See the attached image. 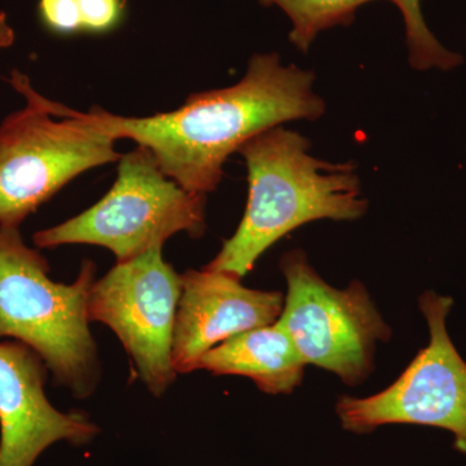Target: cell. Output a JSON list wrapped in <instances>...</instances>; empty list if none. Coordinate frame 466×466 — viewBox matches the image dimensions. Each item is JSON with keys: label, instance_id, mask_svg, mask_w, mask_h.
I'll return each mask as SVG.
<instances>
[{"label": "cell", "instance_id": "cell-1", "mask_svg": "<svg viewBox=\"0 0 466 466\" xmlns=\"http://www.w3.org/2000/svg\"><path fill=\"white\" fill-rule=\"evenodd\" d=\"M314 84L311 70L283 66L276 52L256 54L238 84L193 94L173 112L122 116L94 106L85 115L113 139L148 149L164 174L186 191L208 196L219 186L227 158L251 137L324 115Z\"/></svg>", "mask_w": 466, "mask_h": 466}, {"label": "cell", "instance_id": "cell-2", "mask_svg": "<svg viewBox=\"0 0 466 466\" xmlns=\"http://www.w3.org/2000/svg\"><path fill=\"white\" fill-rule=\"evenodd\" d=\"M308 137L283 126L238 149L248 168L247 208L235 235L205 268L244 278L276 241L319 219L355 220L366 214L357 167L309 155Z\"/></svg>", "mask_w": 466, "mask_h": 466}, {"label": "cell", "instance_id": "cell-3", "mask_svg": "<svg viewBox=\"0 0 466 466\" xmlns=\"http://www.w3.org/2000/svg\"><path fill=\"white\" fill-rule=\"evenodd\" d=\"M50 266L27 247L16 227L0 226V339L25 343L45 360L58 385L90 397L100 381L96 343L88 328L94 262L75 283H55Z\"/></svg>", "mask_w": 466, "mask_h": 466}, {"label": "cell", "instance_id": "cell-4", "mask_svg": "<svg viewBox=\"0 0 466 466\" xmlns=\"http://www.w3.org/2000/svg\"><path fill=\"white\" fill-rule=\"evenodd\" d=\"M9 82L26 106L0 125V226L20 228L78 175L122 155L85 113L46 99L23 73L14 70Z\"/></svg>", "mask_w": 466, "mask_h": 466}, {"label": "cell", "instance_id": "cell-5", "mask_svg": "<svg viewBox=\"0 0 466 466\" xmlns=\"http://www.w3.org/2000/svg\"><path fill=\"white\" fill-rule=\"evenodd\" d=\"M118 162L110 191L79 216L36 232V248L97 245L112 251L116 262H126L164 247L177 233L192 238L204 235L207 196L171 180L144 147L122 155Z\"/></svg>", "mask_w": 466, "mask_h": 466}, {"label": "cell", "instance_id": "cell-6", "mask_svg": "<svg viewBox=\"0 0 466 466\" xmlns=\"http://www.w3.org/2000/svg\"><path fill=\"white\" fill-rule=\"evenodd\" d=\"M280 268L288 294L278 323L305 363L330 370L346 385L363 382L372 372L377 342L391 337L366 287L358 280L342 290L330 287L300 249L285 253Z\"/></svg>", "mask_w": 466, "mask_h": 466}, {"label": "cell", "instance_id": "cell-7", "mask_svg": "<svg viewBox=\"0 0 466 466\" xmlns=\"http://www.w3.org/2000/svg\"><path fill=\"white\" fill-rule=\"evenodd\" d=\"M419 305L428 321L429 345L386 390L368 398H339L337 415L345 431L357 434L390 424L443 429L453 435L455 450L466 455V363L447 330L453 300L426 290Z\"/></svg>", "mask_w": 466, "mask_h": 466}, {"label": "cell", "instance_id": "cell-8", "mask_svg": "<svg viewBox=\"0 0 466 466\" xmlns=\"http://www.w3.org/2000/svg\"><path fill=\"white\" fill-rule=\"evenodd\" d=\"M182 281L162 258V247L116 262L88 294V319L108 325L155 397L173 385V333Z\"/></svg>", "mask_w": 466, "mask_h": 466}, {"label": "cell", "instance_id": "cell-9", "mask_svg": "<svg viewBox=\"0 0 466 466\" xmlns=\"http://www.w3.org/2000/svg\"><path fill=\"white\" fill-rule=\"evenodd\" d=\"M48 368L20 341H0V466H34L58 441L90 444L100 428L82 412H60L45 392Z\"/></svg>", "mask_w": 466, "mask_h": 466}, {"label": "cell", "instance_id": "cell-10", "mask_svg": "<svg viewBox=\"0 0 466 466\" xmlns=\"http://www.w3.org/2000/svg\"><path fill=\"white\" fill-rule=\"evenodd\" d=\"M180 281L171 350L175 372L180 375L198 370L208 350L238 334L274 324L283 312V293L249 289L228 272L188 269Z\"/></svg>", "mask_w": 466, "mask_h": 466}, {"label": "cell", "instance_id": "cell-11", "mask_svg": "<svg viewBox=\"0 0 466 466\" xmlns=\"http://www.w3.org/2000/svg\"><path fill=\"white\" fill-rule=\"evenodd\" d=\"M305 363L284 328H256L220 343L201 358L198 370L249 377L267 394H291L302 383Z\"/></svg>", "mask_w": 466, "mask_h": 466}, {"label": "cell", "instance_id": "cell-12", "mask_svg": "<svg viewBox=\"0 0 466 466\" xmlns=\"http://www.w3.org/2000/svg\"><path fill=\"white\" fill-rule=\"evenodd\" d=\"M263 7L278 5L293 23L289 41L303 54L318 34L354 23L359 7L373 0H258Z\"/></svg>", "mask_w": 466, "mask_h": 466}, {"label": "cell", "instance_id": "cell-13", "mask_svg": "<svg viewBox=\"0 0 466 466\" xmlns=\"http://www.w3.org/2000/svg\"><path fill=\"white\" fill-rule=\"evenodd\" d=\"M400 9L406 25V41L410 64L413 69L428 70L438 67L451 70L462 63V57L441 45L426 25L421 12V0H390Z\"/></svg>", "mask_w": 466, "mask_h": 466}, {"label": "cell", "instance_id": "cell-14", "mask_svg": "<svg viewBox=\"0 0 466 466\" xmlns=\"http://www.w3.org/2000/svg\"><path fill=\"white\" fill-rule=\"evenodd\" d=\"M43 25L60 35L84 32L79 0H39Z\"/></svg>", "mask_w": 466, "mask_h": 466}, {"label": "cell", "instance_id": "cell-15", "mask_svg": "<svg viewBox=\"0 0 466 466\" xmlns=\"http://www.w3.org/2000/svg\"><path fill=\"white\" fill-rule=\"evenodd\" d=\"M84 32L101 34L115 29L126 8V0H79Z\"/></svg>", "mask_w": 466, "mask_h": 466}, {"label": "cell", "instance_id": "cell-16", "mask_svg": "<svg viewBox=\"0 0 466 466\" xmlns=\"http://www.w3.org/2000/svg\"><path fill=\"white\" fill-rule=\"evenodd\" d=\"M15 42V32L9 25L7 15L0 12V50L11 47Z\"/></svg>", "mask_w": 466, "mask_h": 466}]
</instances>
